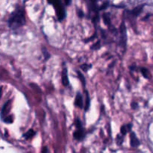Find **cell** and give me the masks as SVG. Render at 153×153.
I'll list each match as a JSON object with an SVG mask.
<instances>
[{"label": "cell", "mask_w": 153, "mask_h": 153, "mask_svg": "<svg viewBox=\"0 0 153 153\" xmlns=\"http://www.w3.org/2000/svg\"><path fill=\"white\" fill-rule=\"evenodd\" d=\"M85 93H86V104H85V111H87V110L89 109L90 107V96H89L88 93L87 91H85Z\"/></svg>", "instance_id": "7c38bea8"}, {"label": "cell", "mask_w": 153, "mask_h": 153, "mask_svg": "<svg viewBox=\"0 0 153 153\" xmlns=\"http://www.w3.org/2000/svg\"><path fill=\"white\" fill-rule=\"evenodd\" d=\"M77 74H78V78H79V80H81V82L82 83L83 86H85V84H86V80H85V77H84L83 74H82V72L79 71H77Z\"/></svg>", "instance_id": "4fadbf2b"}, {"label": "cell", "mask_w": 153, "mask_h": 153, "mask_svg": "<svg viewBox=\"0 0 153 153\" xmlns=\"http://www.w3.org/2000/svg\"><path fill=\"white\" fill-rule=\"evenodd\" d=\"M63 1L66 5H70L71 4V0H63Z\"/></svg>", "instance_id": "ffe728a7"}, {"label": "cell", "mask_w": 153, "mask_h": 153, "mask_svg": "<svg viewBox=\"0 0 153 153\" xmlns=\"http://www.w3.org/2000/svg\"><path fill=\"white\" fill-rule=\"evenodd\" d=\"M43 54H44V56H45V58H46L45 59H48L50 57V55L48 53V52H44L43 53Z\"/></svg>", "instance_id": "603a6c76"}, {"label": "cell", "mask_w": 153, "mask_h": 153, "mask_svg": "<svg viewBox=\"0 0 153 153\" xmlns=\"http://www.w3.org/2000/svg\"><path fill=\"white\" fill-rule=\"evenodd\" d=\"M2 87L0 86V98L2 97Z\"/></svg>", "instance_id": "d4e9b609"}, {"label": "cell", "mask_w": 153, "mask_h": 153, "mask_svg": "<svg viewBox=\"0 0 153 153\" xmlns=\"http://www.w3.org/2000/svg\"><path fill=\"white\" fill-rule=\"evenodd\" d=\"M103 20L104 22H105V24L108 25V24L110 23V17H109V15H108V14H103Z\"/></svg>", "instance_id": "5bb4252c"}, {"label": "cell", "mask_w": 153, "mask_h": 153, "mask_svg": "<svg viewBox=\"0 0 153 153\" xmlns=\"http://www.w3.org/2000/svg\"><path fill=\"white\" fill-rule=\"evenodd\" d=\"M132 129V125L128 124V125H123L120 128V132L122 135H126L128 131H131Z\"/></svg>", "instance_id": "9c48e42d"}, {"label": "cell", "mask_w": 153, "mask_h": 153, "mask_svg": "<svg viewBox=\"0 0 153 153\" xmlns=\"http://www.w3.org/2000/svg\"><path fill=\"white\" fill-rule=\"evenodd\" d=\"M141 73L143 74V76L145 78H149V75H148V69L145 68H141Z\"/></svg>", "instance_id": "9a60e30c"}, {"label": "cell", "mask_w": 153, "mask_h": 153, "mask_svg": "<svg viewBox=\"0 0 153 153\" xmlns=\"http://www.w3.org/2000/svg\"><path fill=\"white\" fill-rule=\"evenodd\" d=\"M35 134V131L33 129H30L29 131H28L25 134H24V137L25 139H29V138H32L34 135Z\"/></svg>", "instance_id": "8fae6325"}, {"label": "cell", "mask_w": 153, "mask_h": 153, "mask_svg": "<svg viewBox=\"0 0 153 153\" xmlns=\"http://www.w3.org/2000/svg\"><path fill=\"white\" fill-rule=\"evenodd\" d=\"M78 14L80 17H83V16H84V13L82 10H78Z\"/></svg>", "instance_id": "7402d4cb"}, {"label": "cell", "mask_w": 153, "mask_h": 153, "mask_svg": "<svg viewBox=\"0 0 153 153\" xmlns=\"http://www.w3.org/2000/svg\"><path fill=\"white\" fill-rule=\"evenodd\" d=\"M120 32H121V37H122V42H123V46L125 47L126 44L127 36H126V26L124 22L122 23L120 26Z\"/></svg>", "instance_id": "277c9868"}, {"label": "cell", "mask_w": 153, "mask_h": 153, "mask_svg": "<svg viewBox=\"0 0 153 153\" xmlns=\"http://www.w3.org/2000/svg\"><path fill=\"white\" fill-rule=\"evenodd\" d=\"M62 83H63V86H67L69 85V79H68V74H67V68L63 69V71H62Z\"/></svg>", "instance_id": "52a82bcc"}, {"label": "cell", "mask_w": 153, "mask_h": 153, "mask_svg": "<svg viewBox=\"0 0 153 153\" xmlns=\"http://www.w3.org/2000/svg\"><path fill=\"white\" fill-rule=\"evenodd\" d=\"M75 105H76L78 107L82 108L83 107V99H82V95L80 94L79 93L76 95L75 99Z\"/></svg>", "instance_id": "ba28073f"}, {"label": "cell", "mask_w": 153, "mask_h": 153, "mask_svg": "<svg viewBox=\"0 0 153 153\" xmlns=\"http://www.w3.org/2000/svg\"><path fill=\"white\" fill-rule=\"evenodd\" d=\"M130 142H131V146L132 147H137L139 145H140V141L137 139V137H136V134H135L134 132L131 133V135H130Z\"/></svg>", "instance_id": "8992f818"}, {"label": "cell", "mask_w": 153, "mask_h": 153, "mask_svg": "<svg viewBox=\"0 0 153 153\" xmlns=\"http://www.w3.org/2000/svg\"><path fill=\"white\" fill-rule=\"evenodd\" d=\"M4 122L6 123H12L13 122V116H8L4 118Z\"/></svg>", "instance_id": "2e32d148"}, {"label": "cell", "mask_w": 153, "mask_h": 153, "mask_svg": "<svg viewBox=\"0 0 153 153\" xmlns=\"http://www.w3.org/2000/svg\"><path fill=\"white\" fill-rule=\"evenodd\" d=\"M47 2L53 6L55 11L57 18L59 21H62L66 17V10L62 2V0H47Z\"/></svg>", "instance_id": "7a4b0ae2"}, {"label": "cell", "mask_w": 153, "mask_h": 153, "mask_svg": "<svg viewBox=\"0 0 153 153\" xmlns=\"http://www.w3.org/2000/svg\"><path fill=\"white\" fill-rule=\"evenodd\" d=\"M99 47H100V42L99 41H97L95 44H93V47H92V49L98 50V49H99Z\"/></svg>", "instance_id": "d6986e66"}, {"label": "cell", "mask_w": 153, "mask_h": 153, "mask_svg": "<svg viewBox=\"0 0 153 153\" xmlns=\"http://www.w3.org/2000/svg\"><path fill=\"white\" fill-rule=\"evenodd\" d=\"M11 103V101L9 100V101H8L5 104H4V106L2 110V112H1V116H2V119H4V118L6 116V115L8 113L9 111H10Z\"/></svg>", "instance_id": "5b68a950"}, {"label": "cell", "mask_w": 153, "mask_h": 153, "mask_svg": "<svg viewBox=\"0 0 153 153\" xmlns=\"http://www.w3.org/2000/svg\"><path fill=\"white\" fill-rule=\"evenodd\" d=\"M25 23V11L22 7H17L11 14L8 20V26L11 29H18Z\"/></svg>", "instance_id": "6da1fadb"}, {"label": "cell", "mask_w": 153, "mask_h": 153, "mask_svg": "<svg viewBox=\"0 0 153 153\" xmlns=\"http://www.w3.org/2000/svg\"><path fill=\"white\" fill-rule=\"evenodd\" d=\"M137 103H135V102H132V107L133 108V109H137Z\"/></svg>", "instance_id": "44dd1931"}, {"label": "cell", "mask_w": 153, "mask_h": 153, "mask_svg": "<svg viewBox=\"0 0 153 153\" xmlns=\"http://www.w3.org/2000/svg\"><path fill=\"white\" fill-rule=\"evenodd\" d=\"M91 67H92L91 65L84 64V65H82V66H81V68H82L84 71H88L89 69H90Z\"/></svg>", "instance_id": "e0dca14e"}, {"label": "cell", "mask_w": 153, "mask_h": 153, "mask_svg": "<svg viewBox=\"0 0 153 153\" xmlns=\"http://www.w3.org/2000/svg\"><path fill=\"white\" fill-rule=\"evenodd\" d=\"M123 142V137L121 135H117L116 137V143L118 145H121Z\"/></svg>", "instance_id": "ac0fdd59"}, {"label": "cell", "mask_w": 153, "mask_h": 153, "mask_svg": "<svg viewBox=\"0 0 153 153\" xmlns=\"http://www.w3.org/2000/svg\"><path fill=\"white\" fill-rule=\"evenodd\" d=\"M85 136V131H84L83 128H76V131H75L73 133V137L75 138V140H83L84 137Z\"/></svg>", "instance_id": "3957f363"}, {"label": "cell", "mask_w": 153, "mask_h": 153, "mask_svg": "<svg viewBox=\"0 0 153 153\" xmlns=\"http://www.w3.org/2000/svg\"><path fill=\"white\" fill-rule=\"evenodd\" d=\"M143 5H140V6L136 7L135 9H134L132 11V14L135 16V17H137V16H138L140 13H141L142 10H143Z\"/></svg>", "instance_id": "30bf717a"}, {"label": "cell", "mask_w": 153, "mask_h": 153, "mask_svg": "<svg viewBox=\"0 0 153 153\" xmlns=\"http://www.w3.org/2000/svg\"><path fill=\"white\" fill-rule=\"evenodd\" d=\"M47 152H48V149H47V147H44L43 148V149H42V153H47Z\"/></svg>", "instance_id": "cb8c5ba5"}]
</instances>
